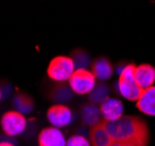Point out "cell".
<instances>
[{
    "label": "cell",
    "instance_id": "1",
    "mask_svg": "<svg viewBox=\"0 0 155 146\" xmlns=\"http://www.w3.org/2000/svg\"><path fill=\"white\" fill-rule=\"evenodd\" d=\"M103 125L111 139L118 143H131L139 146H148L149 129L147 123L138 116H123L114 122H105Z\"/></svg>",
    "mask_w": 155,
    "mask_h": 146
},
{
    "label": "cell",
    "instance_id": "2",
    "mask_svg": "<svg viewBox=\"0 0 155 146\" xmlns=\"http://www.w3.org/2000/svg\"><path fill=\"white\" fill-rule=\"evenodd\" d=\"M135 68L137 66L133 63L125 66L123 68V71H120L119 74V80L117 83L120 95L128 100H138L140 95L143 91L134 78Z\"/></svg>",
    "mask_w": 155,
    "mask_h": 146
},
{
    "label": "cell",
    "instance_id": "3",
    "mask_svg": "<svg viewBox=\"0 0 155 146\" xmlns=\"http://www.w3.org/2000/svg\"><path fill=\"white\" fill-rule=\"evenodd\" d=\"M75 70H76V67L71 57L56 56L49 63L47 68V75L55 82L64 83L65 81H69L70 77L75 73Z\"/></svg>",
    "mask_w": 155,
    "mask_h": 146
},
{
    "label": "cell",
    "instance_id": "4",
    "mask_svg": "<svg viewBox=\"0 0 155 146\" xmlns=\"http://www.w3.org/2000/svg\"><path fill=\"white\" fill-rule=\"evenodd\" d=\"M0 125L2 132L7 137H15L22 134L27 127V119L25 115L15 110L7 111L0 118Z\"/></svg>",
    "mask_w": 155,
    "mask_h": 146
},
{
    "label": "cell",
    "instance_id": "5",
    "mask_svg": "<svg viewBox=\"0 0 155 146\" xmlns=\"http://www.w3.org/2000/svg\"><path fill=\"white\" fill-rule=\"evenodd\" d=\"M68 82L72 92L77 95H86L94 89L96 76L87 69H76Z\"/></svg>",
    "mask_w": 155,
    "mask_h": 146
},
{
    "label": "cell",
    "instance_id": "6",
    "mask_svg": "<svg viewBox=\"0 0 155 146\" xmlns=\"http://www.w3.org/2000/svg\"><path fill=\"white\" fill-rule=\"evenodd\" d=\"M47 119L54 127H65L72 122V112L65 104H54L47 111Z\"/></svg>",
    "mask_w": 155,
    "mask_h": 146
},
{
    "label": "cell",
    "instance_id": "7",
    "mask_svg": "<svg viewBox=\"0 0 155 146\" xmlns=\"http://www.w3.org/2000/svg\"><path fill=\"white\" fill-rule=\"evenodd\" d=\"M103 121L105 122H114L124 116V105L121 100L116 98H107L99 107Z\"/></svg>",
    "mask_w": 155,
    "mask_h": 146
},
{
    "label": "cell",
    "instance_id": "8",
    "mask_svg": "<svg viewBox=\"0 0 155 146\" xmlns=\"http://www.w3.org/2000/svg\"><path fill=\"white\" fill-rule=\"evenodd\" d=\"M39 146H65L67 141L62 131L54 126L42 129L38 137Z\"/></svg>",
    "mask_w": 155,
    "mask_h": 146
},
{
    "label": "cell",
    "instance_id": "9",
    "mask_svg": "<svg viewBox=\"0 0 155 146\" xmlns=\"http://www.w3.org/2000/svg\"><path fill=\"white\" fill-rule=\"evenodd\" d=\"M134 78L142 90L153 87L155 82V67L147 63L137 66L134 70Z\"/></svg>",
    "mask_w": 155,
    "mask_h": 146
},
{
    "label": "cell",
    "instance_id": "10",
    "mask_svg": "<svg viewBox=\"0 0 155 146\" xmlns=\"http://www.w3.org/2000/svg\"><path fill=\"white\" fill-rule=\"evenodd\" d=\"M137 108L140 112L155 117V85L145 89L137 100Z\"/></svg>",
    "mask_w": 155,
    "mask_h": 146
},
{
    "label": "cell",
    "instance_id": "11",
    "mask_svg": "<svg viewBox=\"0 0 155 146\" xmlns=\"http://www.w3.org/2000/svg\"><path fill=\"white\" fill-rule=\"evenodd\" d=\"M89 137H90V144L92 146H110L113 143L107 131L105 130L103 122L96 126L90 127Z\"/></svg>",
    "mask_w": 155,
    "mask_h": 146
},
{
    "label": "cell",
    "instance_id": "12",
    "mask_svg": "<svg viewBox=\"0 0 155 146\" xmlns=\"http://www.w3.org/2000/svg\"><path fill=\"white\" fill-rule=\"evenodd\" d=\"M81 118H82V122L87 126L90 127L96 126L101 123V110L96 104H92V103L85 104L81 109Z\"/></svg>",
    "mask_w": 155,
    "mask_h": 146
},
{
    "label": "cell",
    "instance_id": "13",
    "mask_svg": "<svg viewBox=\"0 0 155 146\" xmlns=\"http://www.w3.org/2000/svg\"><path fill=\"white\" fill-rule=\"evenodd\" d=\"M92 73L96 78L106 81L112 76V64L106 57H99L92 63Z\"/></svg>",
    "mask_w": 155,
    "mask_h": 146
},
{
    "label": "cell",
    "instance_id": "14",
    "mask_svg": "<svg viewBox=\"0 0 155 146\" xmlns=\"http://www.w3.org/2000/svg\"><path fill=\"white\" fill-rule=\"evenodd\" d=\"M12 105L18 112L22 115H29L34 109V100L31 96L23 92H19L14 96V98L12 100Z\"/></svg>",
    "mask_w": 155,
    "mask_h": 146
},
{
    "label": "cell",
    "instance_id": "15",
    "mask_svg": "<svg viewBox=\"0 0 155 146\" xmlns=\"http://www.w3.org/2000/svg\"><path fill=\"white\" fill-rule=\"evenodd\" d=\"M72 98V90L69 85L61 83L54 87V89L50 92V100L56 102V104H64L71 100Z\"/></svg>",
    "mask_w": 155,
    "mask_h": 146
},
{
    "label": "cell",
    "instance_id": "16",
    "mask_svg": "<svg viewBox=\"0 0 155 146\" xmlns=\"http://www.w3.org/2000/svg\"><path fill=\"white\" fill-rule=\"evenodd\" d=\"M89 100L92 104H103L109 97V87L106 84H96L94 89L87 96Z\"/></svg>",
    "mask_w": 155,
    "mask_h": 146
},
{
    "label": "cell",
    "instance_id": "17",
    "mask_svg": "<svg viewBox=\"0 0 155 146\" xmlns=\"http://www.w3.org/2000/svg\"><path fill=\"white\" fill-rule=\"evenodd\" d=\"M71 59L74 60L76 69H86L90 66V56L82 49H76L72 52Z\"/></svg>",
    "mask_w": 155,
    "mask_h": 146
},
{
    "label": "cell",
    "instance_id": "18",
    "mask_svg": "<svg viewBox=\"0 0 155 146\" xmlns=\"http://www.w3.org/2000/svg\"><path fill=\"white\" fill-rule=\"evenodd\" d=\"M90 145H91L90 141L84 136L75 134V136H71L67 140V145L65 146H90Z\"/></svg>",
    "mask_w": 155,
    "mask_h": 146
},
{
    "label": "cell",
    "instance_id": "19",
    "mask_svg": "<svg viewBox=\"0 0 155 146\" xmlns=\"http://www.w3.org/2000/svg\"><path fill=\"white\" fill-rule=\"evenodd\" d=\"M110 146H139V145L131 144V143H118V141H113Z\"/></svg>",
    "mask_w": 155,
    "mask_h": 146
},
{
    "label": "cell",
    "instance_id": "20",
    "mask_svg": "<svg viewBox=\"0 0 155 146\" xmlns=\"http://www.w3.org/2000/svg\"><path fill=\"white\" fill-rule=\"evenodd\" d=\"M0 146H15L13 143L8 141V140H0Z\"/></svg>",
    "mask_w": 155,
    "mask_h": 146
},
{
    "label": "cell",
    "instance_id": "21",
    "mask_svg": "<svg viewBox=\"0 0 155 146\" xmlns=\"http://www.w3.org/2000/svg\"><path fill=\"white\" fill-rule=\"evenodd\" d=\"M2 100V91H1V89H0V102Z\"/></svg>",
    "mask_w": 155,
    "mask_h": 146
}]
</instances>
